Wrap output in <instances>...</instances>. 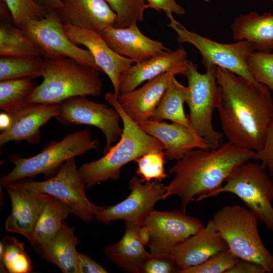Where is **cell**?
I'll return each mask as SVG.
<instances>
[{"label":"cell","mask_w":273,"mask_h":273,"mask_svg":"<svg viewBox=\"0 0 273 273\" xmlns=\"http://www.w3.org/2000/svg\"><path fill=\"white\" fill-rule=\"evenodd\" d=\"M216 78L221 90L217 109L228 142L242 148L260 150L273 117L270 89L219 67Z\"/></svg>","instance_id":"1"},{"label":"cell","mask_w":273,"mask_h":273,"mask_svg":"<svg viewBox=\"0 0 273 273\" xmlns=\"http://www.w3.org/2000/svg\"><path fill=\"white\" fill-rule=\"evenodd\" d=\"M255 153L229 142L215 149H193L170 168L169 173L174 176L166 186L163 199L177 196L186 213L191 202L208 198L235 168L253 159Z\"/></svg>","instance_id":"2"},{"label":"cell","mask_w":273,"mask_h":273,"mask_svg":"<svg viewBox=\"0 0 273 273\" xmlns=\"http://www.w3.org/2000/svg\"><path fill=\"white\" fill-rule=\"evenodd\" d=\"M105 98L119 113L123 131L119 141L102 157L84 163L78 169L86 188L107 180L117 179L122 167L128 163L135 161L151 151L164 149L159 140L145 132L128 116L114 93H107Z\"/></svg>","instance_id":"3"},{"label":"cell","mask_w":273,"mask_h":273,"mask_svg":"<svg viewBox=\"0 0 273 273\" xmlns=\"http://www.w3.org/2000/svg\"><path fill=\"white\" fill-rule=\"evenodd\" d=\"M99 69L70 58L43 59V80L29 103L59 104L74 97L101 94Z\"/></svg>","instance_id":"4"},{"label":"cell","mask_w":273,"mask_h":273,"mask_svg":"<svg viewBox=\"0 0 273 273\" xmlns=\"http://www.w3.org/2000/svg\"><path fill=\"white\" fill-rule=\"evenodd\" d=\"M99 147L98 142L92 138L89 132L83 130L70 133L60 141L49 142L40 153L32 157L24 158L19 154H11L9 158L14 168L1 178V188H6L20 179L40 174L47 179L51 178L69 159L98 149Z\"/></svg>","instance_id":"5"},{"label":"cell","mask_w":273,"mask_h":273,"mask_svg":"<svg viewBox=\"0 0 273 273\" xmlns=\"http://www.w3.org/2000/svg\"><path fill=\"white\" fill-rule=\"evenodd\" d=\"M212 220L234 254L261 264L266 272H273V255L261 240L258 219L248 209L237 205L225 206Z\"/></svg>","instance_id":"6"},{"label":"cell","mask_w":273,"mask_h":273,"mask_svg":"<svg viewBox=\"0 0 273 273\" xmlns=\"http://www.w3.org/2000/svg\"><path fill=\"white\" fill-rule=\"evenodd\" d=\"M205 69V73H200L197 65L190 61L184 75L189 88L187 117L191 129L206 141L209 149H215L222 144L223 133L214 130L212 123L214 111L219 104L221 90L217 82V66Z\"/></svg>","instance_id":"7"},{"label":"cell","mask_w":273,"mask_h":273,"mask_svg":"<svg viewBox=\"0 0 273 273\" xmlns=\"http://www.w3.org/2000/svg\"><path fill=\"white\" fill-rule=\"evenodd\" d=\"M269 176L262 164L249 161L235 168L225 179V184L208 198L225 192L236 195L273 233V182Z\"/></svg>","instance_id":"8"},{"label":"cell","mask_w":273,"mask_h":273,"mask_svg":"<svg viewBox=\"0 0 273 273\" xmlns=\"http://www.w3.org/2000/svg\"><path fill=\"white\" fill-rule=\"evenodd\" d=\"M9 186L54 197L68 206L72 214L86 223L93 220L106 207L96 205L88 199L86 188L77 168L75 157L66 161L54 176L46 180L25 178Z\"/></svg>","instance_id":"9"},{"label":"cell","mask_w":273,"mask_h":273,"mask_svg":"<svg viewBox=\"0 0 273 273\" xmlns=\"http://www.w3.org/2000/svg\"><path fill=\"white\" fill-rule=\"evenodd\" d=\"M170 20L168 27L177 34L178 44L189 43L200 53L205 69L210 66L224 68L254 83L257 82L250 72L247 59L256 49L254 44L247 40L232 43H220L188 30L176 20L172 13H166Z\"/></svg>","instance_id":"10"},{"label":"cell","mask_w":273,"mask_h":273,"mask_svg":"<svg viewBox=\"0 0 273 273\" xmlns=\"http://www.w3.org/2000/svg\"><path fill=\"white\" fill-rule=\"evenodd\" d=\"M19 28L39 47L44 58H70L102 72L91 53L78 47L69 38L56 11L48 12L40 20L26 19Z\"/></svg>","instance_id":"11"},{"label":"cell","mask_w":273,"mask_h":273,"mask_svg":"<svg viewBox=\"0 0 273 273\" xmlns=\"http://www.w3.org/2000/svg\"><path fill=\"white\" fill-rule=\"evenodd\" d=\"M59 104L56 119L65 125H88L101 129L106 138L103 150L106 154L121 137L123 131L119 125L121 117L115 108L90 101L85 96L67 99Z\"/></svg>","instance_id":"12"},{"label":"cell","mask_w":273,"mask_h":273,"mask_svg":"<svg viewBox=\"0 0 273 273\" xmlns=\"http://www.w3.org/2000/svg\"><path fill=\"white\" fill-rule=\"evenodd\" d=\"M148 230L147 246L152 255L169 254L178 244L205 225L198 219L178 210L151 212L141 223Z\"/></svg>","instance_id":"13"},{"label":"cell","mask_w":273,"mask_h":273,"mask_svg":"<svg viewBox=\"0 0 273 273\" xmlns=\"http://www.w3.org/2000/svg\"><path fill=\"white\" fill-rule=\"evenodd\" d=\"M129 195L123 201L111 206H106L95 218L104 223L116 220L133 221L141 224L154 210L156 203L163 199L166 186L154 180L142 183L134 176L128 183Z\"/></svg>","instance_id":"14"},{"label":"cell","mask_w":273,"mask_h":273,"mask_svg":"<svg viewBox=\"0 0 273 273\" xmlns=\"http://www.w3.org/2000/svg\"><path fill=\"white\" fill-rule=\"evenodd\" d=\"M65 32L69 38L76 45L85 47L93 56L102 72L110 78L114 94L118 98L120 75L135 62L122 56L112 50L99 33L91 29L64 24Z\"/></svg>","instance_id":"15"},{"label":"cell","mask_w":273,"mask_h":273,"mask_svg":"<svg viewBox=\"0 0 273 273\" xmlns=\"http://www.w3.org/2000/svg\"><path fill=\"white\" fill-rule=\"evenodd\" d=\"M58 111V104L29 103L10 114L11 123L0 134L1 147L10 142L39 143L40 128L56 117Z\"/></svg>","instance_id":"16"},{"label":"cell","mask_w":273,"mask_h":273,"mask_svg":"<svg viewBox=\"0 0 273 273\" xmlns=\"http://www.w3.org/2000/svg\"><path fill=\"white\" fill-rule=\"evenodd\" d=\"M178 70H171L149 80L142 87L120 94L118 101L128 116L140 125L150 120Z\"/></svg>","instance_id":"17"},{"label":"cell","mask_w":273,"mask_h":273,"mask_svg":"<svg viewBox=\"0 0 273 273\" xmlns=\"http://www.w3.org/2000/svg\"><path fill=\"white\" fill-rule=\"evenodd\" d=\"M190 60L186 51L179 48L169 50L159 55L132 65L121 74L119 79L120 94L133 90L143 82L151 80L171 70L186 73Z\"/></svg>","instance_id":"18"},{"label":"cell","mask_w":273,"mask_h":273,"mask_svg":"<svg viewBox=\"0 0 273 273\" xmlns=\"http://www.w3.org/2000/svg\"><path fill=\"white\" fill-rule=\"evenodd\" d=\"M57 12L64 24L93 30L101 34L116 27L117 16L105 0H60Z\"/></svg>","instance_id":"19"},{"label":"cell","mask_w":273,"mask_h":273,"mask_svg":"<svg viewBox=\"0 0 273 273\" xmlns=\"http://www.w3.org/2000/svg\"><path fill=\"white\" fill-rule=\"evenodd\" d=\"M101 35L112 50L136 63L170 50L161 42L145 36L137 24L125 28L109 27Z\"/></svg>","instance_id":"20"},{"label":"cell","mask_w":273,"mask_h":273,"mask_svg":"<svg viewBox=\"0 0 273 273\" xmlns=\"http://www.w3.org/2000/svg\"><path fill=\"white\" fill-rule=\"evenodd\" d=\"M12 204L5 230L24 236L30 242L35 224L48 195L8 186L6 188Z\"/></svg>","instance_id":"21"},{"label":"cell","mask_w":273,"mask_h":273,"mask_svg":"<svg viewBox=\"0 0 273 273\" xmlns=\"http://www.w3.org/2000/svg\"><path fill=\"white\" fill-rule=\"evenodd\" d=\"M229 249L213 221L176 245L170 255L181 270L199 265L215 253Z\"/></svg>","instance_id":"22"},{"label":"cell","mask_w":273,"mask_h":273,"mask_svg":"<svg viewBox=\"0 0 273 273\" xmlns=\"http://www.w3.org/2000/svg\"><path fill=\"white\" fill-rule=\"evenodd\" d=\"M139 126L164 145L165 158L169 160H178L194 149H209L203 138L192 129L178 123L150 119Z\"/></svg>","instance_id":"23"},{"label":"cell","mask_w":273,"mask_h":273,"mask_svg":"<svg viewBox=\"0 0 273 273\" xmlns=\"http://www.w3.org/2000/svg\"><path fill=\"white\" fill-rule=\"evenodd\" d=\"M125 230L115 244L104 247L105 255L127 272L140 273L142 267L151 256L145 248L140 235L141 224L125 221Z\"/></svg>","instance_id":"24"},{"label":"cell","mask_w":273,"mask_h":273,"mask_svg":"<svg viewBox=\"0 0 273 273\" xmlns=\"http://www.w3.org/2000/svg\"><path fill=\"white\" fill-rule=\"evenodd\" d=\"M235 40H247L253 43L258 52L270 53L273 50V14L259 15L252 11L241 15L231 26Z\"/></svg>","instance_id":"25"},{"label":"cell","mask_w":273,"mask_h":273,"mask_svg":"<svg viewBox=\"0 0 273 273\" xmlns=\"http://www.w3.org/2000/svg\"><path fill=\"white\" fill-rule=\"evenodd\" d=\"M75 228L63 221L55 238L49 243L35 248L46 261L57 265L64 273H78L76 246L79 240L75 236Z\"/></svg>","instance_id":"26"},{"label":"cell","mask_w":273,"mask_h":273,"mask_svg":"<svg viewBox=\"0 0 273 273\" xmlns=\"http://www.w3.org/2000/svg\"><path fill=\"white\" fill-rule=\"evenodd\" d=\"M70 213L72 210L68 206L49 195L34 226L31 246L36 248L51 241Z\"/></svg>","instance_id":"27"},{"label":"cell","mask_w":273,"mask_h":273,"mask_svg":"<svg viewBox=\"0 0 273 273\" xmlns=\"http://www.w3.org/2000/svg\"><path fill=\"white\" fill-rule=\"evenodd\" d=\"M188 95V87L181 84L173 77L150 120L158 122L168 120L191 129L184 110V104Z\"/></svg>","instance_id":"28"},{"label":"cell","mask_w":273,"mask_h":273,"mask_svg":"<svg viewBox=\"0 0 273 273\" xmlns=\"http://www.w3.org/2000/svg\"><path fill=\"white\" fill-rule=\"evenodd\" d=\"M1 57H41V50L15 25L0 24Z\"/></svg>","instance_id":"29"},{"label":"cell","mask_w":273,"mask_h":273,"mask_svg":"<svg viewBox=\"0 0 273 273\" xmlns=\"http://www.w3.org/2000/svg\"><path fill=\"white\" fill-rule=\"evenodd\" d=\"M37 86L27 79L0 81V109L11 114L29 104Z\"/></svg>","instance_id":"30"},{"label":"cell","mask_w":273,"mask_h":273,"mask_svg":"<svg viewBox=\"0 0 273 273\" xmlns=\"http://www.w3.org/2000/svg\"><path fill=\"white\" fill-rule=\"evenodd\" d=\"M32 268L24 244L14 237L5 236L0 242V272L28 273Z\"/></svg>","instance_id":"31"},{"label":"cell","mask_w":273,"mask_h":273,"mask_svg":"<svg viewBox=\"0 0 273 273\" xmlns=\"http://www.w3.org/2000/svg\"><path fill=\"white\" fill-rule=\"evenodd\" d=\"M43 59L40 57H1L0 81L31 79L42 76Z\"/></svg>","instance_id":"32"},{"label":"cell","mask_w":273,"mask_h":273,"mask_svg":"<svg viewBox=\"0 0 273 273\" xmlns=\"http://www.w3.org/2000/svg\"><path fill=\"white\" fill-rule=\"evenodd\" d=\"M165 156L163 150L151 151L136 160L138 167L136 174L140 175L142 183L154 179L161 181L169 176L165 171Z\"/></svg>","instance_id":"33"},{"label":"cell","mask_w":273,"mask_h":273,"mask_svg":"<svg viewBox=\"0 0 273 273\" xmlns=\"http://www.w3.org/2000/svg\"><path fill=\"white\" fill-rule=\"evenodd\" d=\"M117 16L116 27L125 28L144 20L147 0H105Z\"/></svg>","instance_id":"34"},{"label":"cell","mask_w":273,"mask_h":273,"mask_svg":"<svg viewBox=\"0 0 273 273\" xmlns=\"http://www.w3.org/2000/svg\"><path fill=\"white\" fill-rule=\"evenodd\" d=\"M247 65L257 82L273 90V53L254 51L248 57Z\"/></svg>","instance_id":"35"},{"label":"cell","mask_w":273,"mask_h":273,"mask_svg":"<svg viewBox=\"0 0 273 273\" xmlns=\"http://www.w3.org/2000/svg\"><path fill=\"white\" fill-rule=\"evenodd\" d=\"M239 259L226 249L215 253L199 265L182 269L180 273H226Z\"/></svg>","instance_id":"36"},{"label":"cell","mask_w":273,"mask_h":273,"mask_svg":"<svg viewBox=\"0 0 273 273\" xmlns=\"http://www.w3.org/2000/svg\"><path fill=\"white\" fill-rule=\"evenodd\" d=\"M7 6L14 24L20 27L28 19L40 20L48 12L34 0H3Z\"/></svg>","instance_id":"37"},{"label":"cell","mask_w":273,"mask_h":273,"mask_svg":"<svg viewBox=\"0 0 273 273\" xmlns=\"http://www.w3.org/2000/svg\"><path fill=\"white\" fill-rule=\"evenodd\" d=\"M181 270L170 254H151L142 267L140 273H180Z\"/></svg>","instance_id":"38"},{"label":"cell","mask_w":273,"mask_h":273,"mask_svg":"<svg viewBox=\"0 0 273 273\" xmlns=\"http://www.w3.org/2000/svg\"><path fill=\"white\" fill-rule=\"evenodd\" d=\"M253 160H259L273 177V117L268 126L262 148L255 152Z\"/></svg>","instance_id":"39"},{"label":"cell","mask_w":273,"mask_h":273,"mask_svg":"<svg viewBox=\"0 0 273 273\" xmlns=\"http://www.w3.org/2000/svg\"><path fill=\"white\" fill-rule=\"evenodd\" d=\"M147 9H152L158 12L163 11L167 13L184 15L185 9L178 5L175 0H147Z\"/></svg>","instance_id":"40"},{"label":"cell","mask_w":273,"mask_h":273,"mask_svg":"<svg viewBox=\"0 0 273 273\" xmlns=\"http://www.w3.org/2000/svg\"><path fill=\"white\" fill-rule=\"evenodd\" d=\"M265 268L261 264L243 259L237 262L226 273H265Z\"/></svg>","instance_id":"41"},{"label":"cell","mask_w":273,"mask_h":273,"mask_svg":"<svg viewBox=\"0 0 273 273\" xmlns=\"http://www.w3.org/2000/svg\"><path fill=\"white\" fill-rule=\"evenodd\" d=\"M78 273H107V271L88 256L78 252Z\"/></svg>","instance_id":"42"},{"label":"cell","mask_w":273,"mask_h":273,"mask_svg":"<svg viewBox=\"0 0 273 273\" xmlns=\"http://www.w3.org/2000/svg\"><path fill=\"white\" fill-rule=\"evenodd\" d=\"M48 12H57L61 7L60 0H34Z\"/></svg>","instance_id":"43"},{"label":"cell","mask_w":273,"mask_h":273,"mask_svg":"<svg viewBox=\"0 0 273 273\" xmlns=\"http://www.w3.org/2000/svg\"><path fill=\"white\" fill-rule=\"evenodd\" d=\"M10 114L7 112H2L0 115V129L4 131L6 129L11 123Z\"/></svg>","instance_id":"44"},{"label":"cell","mask_w":273,"mask_h":273,"mask_svg":"<svg viewBox=\"0 0 273 273\" xmlns=\"http://www.w3.org/2000/svg\"><path fill=\"white\" fill-rule=\"evenodd\" d=\"M204 1H206V2H209L210 0H204Z\"/></svg>","instance_id":"45"},{"label":"cell","mask_w":273,"mask_h":273,"mask_svg":"<svg viewBox=\"0 0 273 273\" xmlns=\"http://www.w3.org/2000/svg\"><path fill=\"white\" fill-rule=\"evenodd\" d=\"M271 1L273 2V0H271Z\"/></svg>","instance_id":"46"}]
</instances>
